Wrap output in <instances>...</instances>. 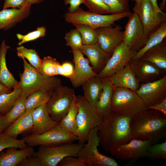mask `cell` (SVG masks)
<instances>
[{"instance_id":"1","label":"cell","mask_w":166,"mask_h":166,"mask_svg":"<svg viewBox=\"0 0 166 166\" xmlns=\"http://www.w3.org/2000/svg\"><path fill=\"white\" fill-rule=\"evenodd\" d=\"M131 140L157 143L166 135V116L154 109H145L130 117Z\"/></svg>"},{"instance_id":"2","label":"cell","mask_w":166,"mask_h":166,"mask_svg":"<svg viewBox=\"0 0 166 166\" xmlns=\"http://www.w3.org/2000/svg\"><path fill=\"white\" fill-rule=\"evenodd\" d=\"M130 117L117 116L114 113L99 127V144L105 151H109L115 146L131 140Z\"/></svg>"},{"instance_id":"3","label":"cell","mask_w":166,"mask_h":166,"mask_svg":"<svg viewBox=\"0 0 166 166\" xmlns=\"http://www.w3.org/2000/svg\"><path fill=\"white\" fill-rule=\"evenodd\" d=\"M21 58L23 60L24 67L23 73H20L19 88L22 91L21 95L27 97L36 91L54 89L61 84V80L59 77L42 74L28 63L24 57Z\"/></svg>"},{"instance_id":"4","label":"cell","mask_w":166,"mask_h":166,"mask_svg":"<svg viewBox=\"0 0 166 166\" xmlns=\"http://www.w3.org/2000/svg\"><path fill=\"white\" fill-rule=\"evenodd\" d=\"M112 107L117 116L131 117L145 110L146 106L136 92L113 86Z\"/></svg>"},{"instance_id":"5","label":"cell","mask_w":166,"mask_h":166,"mask_svg":"<svg viewBox=\"0 0 166 166\" xmlns=\"http://www.w3.org/2000/svg\"><path fill=\"white\" fill-rule=\"evenodd\" d=\"M76 103L78 109L76 117L77 136L78 142H86L91 129L99 127L103 122L95 108L92 106L83 96H76Z\"/></svg>"},{"instance_id":"6","label":"cell","mask_w":166,"mask_h":166,"mask_svg":"<svg viewBox=\"0 0 166 166\" xmlns=\"http://www.w3.org/2000/svg\"><path fill=\"white\" fill-rule=\"evenodd\" d=\"M130 11L119 14L109 15L99 14L85 11L79 7L73 13L65 14V21L69 23L81 24L88 25L94 29L109 27L114 23L131 14Z\"/></svg>"},{"instance_id":"7","label":"cell","mask_w":166,"mask_h":166,"mask_svg":"<svg viewBox=\"0 0 166 166\" xmlns=\"http://www.w3.org/2000/svg\"><path fill=\"white\" fill-rule=\"evenodd\" d=\"M99 129V127H97L91 130L86 143L80 149L77 157L87 166H118L114 159L99 152L98 147L100 144L98 132Z\"/></svg>"},{"instance_id":"8","label":"cell","mask_w":166,"mask_h":166,"mask_svg":"<svg viewBox=\"0 0 166 166\" xmlns=\"http://www.w3.org/2000/svg\"><path fill=\"white\" fill-rule=\"evenodd\" d=\"M84 144L69 143L57 146H40L33 155L40 159L43 166H56L64 158L68 156L77 157Z\"/></svg>"},{"instance_id":"9","label":"cell","mask_w":166,"mask_h":166,"mask_svg":"<svg viewBox=\"0 0 166 166\" xmlns=\"http://www.w3.org/2000/svg\"><path fill=\"white\" fill-rule=\"evenodd\" d=\"M28 146H52L72 143L78 140V137L69 133L58 124L54 127L39 134H31L22 139Z\"/></svg>"},{"instance_id":"10","label":"cell","mask_w":166,"mask_h":166,"mask_svg":"<svg viewBox=\"0 0 166 166\" xmlns=\"http://www.w3.org/2000/svg\"><path fill=\"white\" fill-rule=\"evenodd\" d=\"M75 95L73 89L61 84L55 88L46 104L48 111L54 121L58 122L65 117Z\"/></svg>"},{"instance_id":"11","label":"cell","mask_w":166,"mask_h":166,"mask_svg":"<svg viewBox=\"0 0 166 166\" xmlns=\"http://www.w3.org/2000/svg\"><path fill=\"white\" fill-rule=\"evenodd\" d=\"M123 31V42L130 49L138 52L145 45L148 38L138 15L134 13L128 17Z\"/></svg>"},{"instance_id":"12","label":"cell","mask_w":166,"mask_h":166,"mask_svg":"<svg viewBox=\"0 0 166 166\" xmlns=\"http://www.w3.org/2000/svg\"><path fill=\"white\" fill-rule=\"evenodd\" d=\"M151 144L149 141L132 139L128 143L115 146L109 152L117 159L134 161L147 157V149Z\"/></svg>"},{"instance_id":"13","label":"cell","mask_w":166,"mask_h":166,"mask_svg":"<svg viewBox=\"0 0 166 166\" xmlns=\"http://www.w3.org/2000/svg\"><path fill=\"white\" fill-rule=\"evenodd\" d=\"M133 11L138 15L145 34L148 37L166 21V14L156 13L149 0L135 2Z\"/></svg>"},{"instance_id":"14","label":"cell","mask_w":166,"mask_h":166,"mask_svg":"<svg viewBox=\"0 0 166 166\" xmlns=\"http://www.w3.org/2000/svg\"><path fill=\"white\" fill-rule=\"evenodd\" d=\"M136 53L121 42L114 49L105 67L97 77L102 79L109 78L127 65Z\"/></svg>"},{"instance_id":"15","label":"cell","mask_w":166,"mask_h":166,"mask_svg":"<svg viewBox=\"0 0 166 166\" xmlns=\"http://www.w3.org/2000/svg\"><path fill=\"white\" fill-rule=\"evenodd\" d=\"M136 92L146 107L160 102L166 97V76L152 82L141 83Z\"/></svg>"},{"instance_id":"16","label":"cell","mask_w":166,"mask_h":166,"mask_svg":"<svg viewBox=\"0 0 166 166\" xmlns=\"http://www.w3.org/2000/svg\"><path fill=\"white\" fill-rule=\"evenodd\" d=\"M128 64L140 83H145L158 80L163 77L162 76L166 72L141 57L132 58Z\"/></svg>"},{"instance_id":"17","label":"cell","mask_w":166,"mask_h":166,"mask_svg":"<svg viewBox=\"0 0 166 166\" xmlns=\"http://www.w3.org/2000/svg\"><path fill=\"white\" fill-rule=\"evenodd\" d=\"M74 65V76L70 81L73 86L77 88L82 85L89 79L97 76L87 58L80 50H72Z\"/></svg>"},{"instance_id":"18","label":"cell","mask_w":166,"mask_h":166,"mask_svg":"<svg viewBox=\"0 0 166 166\" xmlns=\"http://www.w3.org/2000/svg\"><path fill=\"white\" fill-rule=\"evenodd\" d=\"M98 34V42L101 48L111 55L115 48L123 42V31L119 26L105 27L95 29Z\"/></svg>"},{"instance_id":"19","label":"cell","mask_w":166,"mask_h":166,"mask_svg":"<svg viewBox=\"0 0 166 166\" xmlns=\"http://www.w3.org/2000/svg\"><path fill=\"white\" fill-rule=\"evenodd\" d=\"M79 50L86 56L97 75L104 69L111 55L105 52L98 42L93 45H83Z\"/></svg>"},{"instance_id":"20","label":"cell","mask_w":166,"mask_h":166,"mask_svg":"<svg viewBox=\"0 0 166 166\" xmlns=\"http://www.w3.org/2000/svg\"><path fill=\"white\" fill-rule=\"evenodd\" d=\"M33 126L32 134H42L52 128L58 124L50 117L46 104L42 105L34 109L32 113Z\"/></svg>"},{"instance_id":"21","label":"cell","mask_w":166,"mask_h":166,"mask_svg":"<svg viewBox=\"0 0 166 166\" xmlns=\"http://www.w3.org/2000/svg\"><path fill=\"white\" fill-rule=\"evenodd\" d=\"M102 79L103 90L95 109L103 121L109 117L113 113L112 107L113 85L109 78Z\"/></svg>"},{"instance_id":"22","label":"cell","mask_w":166,"mask_h":166,"mask_svg":"<svg viewBox=\"0 0 166 166\" xmlns=\"http://www.w3.org/2000/svg\"><path fill=\"white\" fill-rule=\"evenodd\" d=\"M31 6L26 4L21 9L12 8L0 11V27L7 30L29 15Z\"/></svg>"},{"instance_id":"23","label":"cell","mask_w":166,"mask_h":166,"mask_svg":"<svg viewBox=\"0 0 166 166\" xmlns=\"http://www.w3.org/2000/svg\"><path fill=\"white\" fill-rule=\"evenodd\" d=\"M109 78L114 86L129 89L135 92L140 85L128 64Z\"/></svg>"},{"instance_id":"24","label":"cell","mask_w":166,"mask_h":166,"mask_svg":"<svg viewBox=\"0 0 166 166\" xmlns=\"http://www.w3.org/2000/svg\"><path fill=\"white\" fill-rule=\"evenodd\" d=\"M10 147L0 155V166H16L27 156L32 155L34 152L32 147L20 149Z\"/></svg>"},{"instance_id":"25","label":"cell","mask_w":166,"mask_h":166,"mask_svg":"<svg viewBox=\"0 0 166 166\" xmlns=\"http://www.w3.org/2000/svg\"><path fill=\"white\" fill-rule=\"evenodd\" d=\"M34 109L26 110L24 114L11 124L4 132L17 138L19 135L31 130L33 126L32 113Z\"/></svg>"},{"instance_id":"26","label":"cell","mask_w":166,"mask_h":166,"mask_svg":"<svg viewBox=\"0 0 166 166\" xmlns=\"http://www.w3.org/2000/svg\"><path fill=\"white\" fill-rule=\"evenodd\" d=\"M81 86L84 92L83 96L95 108L103 90L102 79L97 76L93 77L86 80Z\"/></svg>"},{"instance_id":"27","label":"cell","mask_w":166,"mask_h":166,"mask_svg":"<svg viewBox=\"0 0 166 166\" xmlns=\"http://www.w3.org/2000/svg\"><path fill=\"white\" fill-rule=\"evenodd\" d=\"M10 47L3 40L0 46V81L9 89L19 87V81L15 79L7 67L6 55Z\"/></svg>"},{"instance_id":"28","label":"cell","mask_w":166,"mask_h":166,"mask_svg":"<svg viewBox=\"0 0 166 166\" xmlns=\"http://www.w3.org/2000/svg\"><path fill=\"white\" fill-rule=\"evenodd\" d=\"M141 58L166 71V42L163 41L146 51Z\"/></svg>"},{"instance_id":"29","label":"cell","mask_w":166,"mask_h":166,"mask_svg":"<svg viewBox=\"0 0 166 166\" xmlns=\"http://www.w3.org/2000/svg\"><path fill=\"white\" fill-rule=\"evenodd\" d=\"M76 100V96L75 95L67 113L58 122V124L68 132L77 136L76 117L78 108Z\"/></svg>"},{"instance_id":"30","label":"cell","mask_w":166,"mask_h":166,"mask_svg":"<svg viewBox=\"0 0 166 166\" xmlns=\"http://www.w3.org/2000/svg\"><path fill=\"white\" fill-rule=\"evenodd\" d=\"M166 36V21L161 23L160 26L150 34L144 46L136 53L133 58L141 57L145 52L153 47L162 42Z\"/></svg>"},{"instance_id":"31","label":"cell","mask_w":166,"mask_h":166,"mask_svg":"<svg viewBox=\"0 0 166 166\" xmlns=\"http://www.w3.org/2000/svg\"><path fill=\"white\" fill-rule=\"evenodd\" d=\"M54 89L36 91L30 94L26 99V109H34L44 104H46L51 97Z\"/></svg>"},{"instance_id":"32","label":"cell","mask_w":166,"mask_h":166,"mask_svg":"<svg viewBox=\"0 0 166 166\" xmlns=\"http://www.w3.org/2000/svg\"><path fill=\"white\" fill-rule=\"evenodd\" d=\"M19 87L14 89L10 93L0 95V115H6L11 109L18 98L21 95Z\"/></svg>"},{"instance_id":"33","label":"cell","mask_w":166,"mask_h":166,"mask_svg":"<svg viewBox=\"0 0 166 166\" xmlns=\"http://www.w3.org/2000/svg\"><path fill=\"white\" fill-rule=\"evenodd\" d=\"M72 24L80 33L83 45H93L98 42V34L95 29L86 25Z\"/></svg>"},{"instance_id":"34","label":"cell","mask_w":166,"mask_h":166,"mask_svg":"<svg viewBox=\"0 0 166 166\" xmlns=\"http://www.w3.org/2000/svg\"><path fill=\"white\" fill-rule=\"evenodd\" d=\"M26 98L21 95L17 100L10 110L6 115L10 125L25 112Z\"/></svg>"},{"instance_id":"35","label":"cell","mask_w":166,"mask_h":166,"mask_svg":"<svg viewBox=\"0 0 166 166\" xmlns=\"http://www.w3.org/2000/svg\"><path fill=\"white\" fill-rule=\"evenodd\" d=\"M16 49L19 57L26 58L30 64L36 69L40 67L42 63V59L40 58L34 49H28L22 45L17 47Z\"/></svg>"},{"instance_id":"36","label":"cell","mask_w":166,"mask_h":166,"mask_svg":"<svg viewBox=\"0 0 166 166\" xmlns=\"http://www.w3.org/2000/svg\"><path fill=\"white\" fill-rule=\"evenodd\" d=\"M59 63L55 58L50 56L45 57L42 59L40 67L37 69L43 75L54 77L58 75L57 67Z\"/></svg>"},{"instance_id":"37","label":"cell","mask_w":166,"mask_h":166,"mask_svg":"<svg viewBox=\"0 0 166 166\" xmlns=\"http://www.w3.org/2000/svg\"><path fill=\"white\" fill-rule=\"evenodd\" d=\"M28 146L22 139L14 138L4 132L0 135V152L4 149L10 147L23 149Z\"/></svg>"},{"instance_id":"38","label":"cell","mask_w":166,"mask_h":166,"mask_svg":"<svg viewBox=\"0 0 166 166\" xmlns=\"http://www.w3.org/2000/svg\"><path fill=\"white\" fill-rule=\"evenodd\" d=\"M111 14H119L129 11V0H102Z\"/></svg>"},{"instance_id":"39","label":"cell","mask_w":166,"mask_h":166,"mask_svg":"<svg viewBox=\"0 0 166 166\" xmlns=\"http://www.w3.org/2000/svg\"><path fill=\"white\" fill-rule=\"evenodd\" d=\"M65 45L70 47L72 50H79L83 45L80 33L77 29H73L66 33L65 36Z\"/></svg>"},{"instance_id":"40","label":"cell","mask_w":166,"mask_h":166,"mask_svg":"<svg viewBox=\"0 0 166 166\" xmlns=\"http://www.w3.org/2000/svg\"><path fill=\"white\" fill-rule=\"evenodd\" d=\"M147 157L153 160L166 158V141L151 144L147 149Z\"/></svg>"},{"instance_id":"41","label":"cell","mask_w":166,"mask_h":166,"mask_svg":"<svg viewBox=\"0 0 166 166\" xmlns=\"http://www.w3.org/2000/svg\"><path fill=\"white\" fill-rule=\"evenodd\" d=\"M46 28L43 26L37 28L36 30L29 33L26 35L17 34V37L20 41L18 45H21L26 42L44 37L46 34Z\"/></svg>"},{"instance_id":"42","label":"cell","mask_w":166,"mask_h":166,"mask_svg":"<svg viewBox=\"0 0 166 166\" xmlns=\"http://www.w3.org/2000/svg\"><path fill=\"white\" fill-rule=\"evenodd\" d=\"M84 4L90 12L101 14H111L108 8L102 0H84Z\"/></svg>"},{"instance_id":"43","label":"cell","mask_w":166,"mask_h":166,"mask_svg":"<svg viewBox=\"0 0 166 166\" xmlns=\"http://www.w3.org/2000/svg\"><path fill=\"white\" fill-rule=\"evenodd\" d=\"M58 164L61 166H87L85 162L79 158L73 156L65 157Z\"/></svg>"},{"instance_id":"44","label":"cell","mask_w":166,"mask_h":166,"mask_svg":"<svg viewBox=\"0 0 166 166\" xmlns=\"http://www.w3.org/2000/svg\"><path fill=\"white\" fill-rule=\"evenodd\" d=\"M18 166H43L42 163L38 157L33 155L27 156L20 162Z\"/></svg>"},{"instance_id":"45","label":"cell","mask_w":166,"mask_h":166,"mask_svg":"<svg viewBox=\"0 0 166 166\" xmlns=\"http://www.w3.org/2000/svg\"><path fill=\"white\" fill-rule=\"evenodd\" d=\"M26 3V0H4L3 9L9 7L21 9L24 7Z\"/></svg>"},{"instance_id":"46","label":"cell","mask_w":166,"mask_h":166,"mask_svg":"<svg viewBox=\"0 0 166 166\" xmlns=\"http://www.w3.org/2000/svg\"><path fill=\"white\" fill-rule=\"evenodd\" d=\"M61 65L63 71V76L71 81L74 76V66L72 63L68 61L64 62Z\"/></svg>"},{"instance_id":"47","label":"cell","mask_w":166,"mask_h":166,"mask_svg":"<svg viewBox=\"0 0 166 166\" xmlns=\"http://www.w3.org/2000/svg\"><path fill=\"white\" fill-rule=\"evenodd\" d=\"M145 109L155 110L166 116V97L157 103L146 107Z\"/></svg>"},{"instance_id":"48","label":"cell","mask_w":166,"mask_h":166,"mask_svg":"<svg viewBox=\"0 0 166 166\" xmlns=\"http://www.w3.org/2000/svg\"><path fill=\"white\" fill-rule=\"evenodd\" d=\"M65 5H69L68 12H74L79 7L80 5L84 4V0H63Z\"/></svg>"},{"instance_id":"49","label":"cell","mask_w":166,"mask_h":166,"mask_svg":"<svg viewBox=\"0 0 166 166\" xmlns=\"http://www.w3.org/2000/svg\"><path fill=\"white\" fill-rule=\"evenodd\" d=\"M9 125L6 115H0V135L4 132Z\"/></svg>"},{"instance_id":"50","label":"cell","mask_w":166,"mask_h":166,"mask_svg":"<svg viewBox=\"0 0 166 166\" xmlns=\"http://www.w3.org/2000/svg\"><path fill=\"white\" fill-rule=\"evenodd\" d=\"M151 2L155 11L157 13L162 14H166L165 13L163 12L160 8L158 5L157 0H149Z\"/></svg>"},{"instance_id":"51","label":"cell","mask_w":166,"mask_h":166,"mask_svg":"<svg viewBox=\"0 0 166 166\" xmlns=\"http://www.w3.org/2000/svg\"><path fill=\"white\" fill-rule=\"evenodd\" d=\"M11 89H9L0 81V95L6 93L11 92Z\"/></svg>"},{"instance_id":"52","label":"cell","mask_w":166,"mask_h":166,"mask_svg":"<svg viewBox=\"0 0 166 166\" xmlns=\"http://www.w3.org/2000/svg\"><path fill=\"white\" fill-rule=\"evenodd\" d=\"M45 0H26V4L31 6L32 4H38Z\"/></svg>"},{"instance_id":"53","label":"cell","mask_w":166,"mask_h":166,"mask_svg":"<svg viewBox=\"0 0 166 166\" xmlns=\"http://www.w3.org/2000/svg\"><path fill=\"white\" fill-rule=\"evenodd\" d=\"M166 2V0H162L160 5L159 6L160 8L162 11L164 10L165 9Z\"/></svg>"},{"instance_id":"54","label":"cell","mask_w":166,"mask_h":166,"mask_svg":"<svg viewBox=\"0 0 166 166\" xmlns=\"http://www.w3.org/2000/svg\"><path fill=\"white\" fill-rule=\"evenodd\" d=\"M141 0H134V1H135V2H139V1H141Z\"/></svg>"},{"instance_id":"55","label":"cell","mask_w":166,"mask_h":166,"mask_svg":"<svg viewBox=\"0 0 166 166\" xmlns=\"http://www.w3.org/2000/svg\"><path fill=\"white\" fill-rule=\"evenodd\" d=\"M1 29V28L0 27V30Z\"/></svg>"}]
</instances>
